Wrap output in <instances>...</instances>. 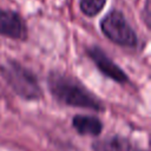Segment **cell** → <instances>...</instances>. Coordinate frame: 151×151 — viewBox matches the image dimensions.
Masks as SVG:
<instances>
[{"label": "cell", "instance_id": "obj_4", "mask_svg": "<svg viewBox=\"0 0 151 151\" xmlns=\"http://www.w3.org/2000/svg\"><path fill=\"white\" fill-rule=\"evenodd\" d=\"M87 54L90 59L94 63L97 68L107 78L119 83L125 84L129 83L127 74L99 47V46H91L87 48Z\"/></svg>", "mask_w": 151, "mask_h": 151}, {"label": "cell", "instance_id": "obj_5", "mask_svg": "<svg viewBox=\"0 0 151 151\" xmlns=\"http://www.w3.org/2000/svg\"><path fill=\"white\" fill-rule=\"evenodd\" d=\"M0 34L14 40H25L27 27L22 17L12 9H0Z\"/></svg>", "mask_w": 151, "mask_h": 151}, {"label": "cell", "instance_id": "obj_3", "mask_svg": "<svg viewBox=\"0 0 151 151\" xmlns=\"http://www.w3.org/2000/svg\"><path fill=\"white\" fill-rule=\"evenodd\" d=\"M101 32L112 42L122 47H136L138 38L132 26L126 20L125 15L118 11H110L100 21Z\"/></svg>", "mask_w": 151, "mask_h": 151}, {"label": "cell", "instance_id": "obj_9", "mask_svg": "<svg viewBox=\"0 0 151 151\" xmlns=\"http://www.w3.org/2000/svg\"><path fill=\"white\" fill-rule=\"evenodd\" d=\"M142 18H143L146 27L150 28V19H151V15H150V0H145L144 7L142 9Z\"/></svg>", "mask_w": 151, "mask_h": 151}, {"label": "cell", "instance_id": "obj_6", "mask_svg": "<svg viewBox=\"0 0 151 151\" xmlns=\"http://www.w3.org/2000/svg\"><path fill=\"white\" fill-rule=\"evenodd\" d=\"M93 151H144L134 146L130 140L118 137L111 136L98 140L93 144Z\"/></svg>", "mask_w": 151, "mask_h": 151}, {"label": "cell", "instance_id": "obj_2", "mask_svg": "<svg viewBox=\"0 0 151 151\" xmlns=\"http://www.w3.org/2000/svg\"><path fill=\"white\" fill-rule=\"evenodd\" d=\"M0 73L11 88L26 100L41 98L42 90L35 74L15 59H6L0 64Z\"/></svg>", "mask_w": 151, "mask_h": 151}, {"label": "cell", "instance_id": "obj_1", "mask_svg": "<svg viewBox=\"0 0 151 151\" xmlns=\"http://www.w3.org/2000/svg\"><path fill=\"white\" fill-rule=\"evenodd\" d=\"M47 84L52 96L61 104L94 111L104 110L101 100L68 73L57 70L51 71L47 76Z\"/></svg>", "mask_w": 151, "mask_h": 151}, {"label": "cell", "instance_id": "obj_8", "mask_svg": "<svg viewBox=\"0 0 151 151\" xmlns=\"http://www.w3.org/2000/svg\"><path fill=\"white\" fill-rule=\"evenodd\" d=\"M106 5V0H80L79 1V8L81 13L86 17H96L98 13H100Z\"/></svg>", "mask_w": 151, "mask_h": 151}, {"label": "cell", "instance_id": "obj_7", "mask_svg": "<svg viewBox=\"0 0 151 151\" xmlns=\"http://www.w3.org/2000/svg\"><path fill=\"white\" fill-rule=\"evenodd\" d=\"M73 127L78 131V133L84 136H98L103 130L101 122L93 116L77 114L72 119Z\"/></svg>", "mask_w": 151, "mask_h": 151}]
</instances>
